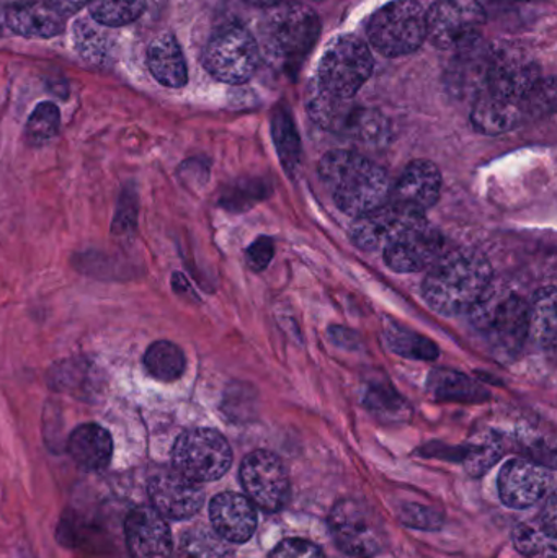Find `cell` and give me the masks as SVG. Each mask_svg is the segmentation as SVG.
I'll use <instances>...</instances> for the list:
<instances>
[{
  "instance_id": "ab89813d",
  "label": "cell",
  "mask_w": 557,
  "mask_h": 558,
  "mask_svg": "<svg viewBox=\"0 0 557 558\" xmlns=\"http://www.w3.org/2000/svg\"><path fill=\"white\" fill-rule=\"evenodd\" d=\"M268 558H326L320 547L306 539H284Z\"/></svg>"
},
{
  "instance_id": "603a6c76",
  "label": "cell",
  "mask_w": 557,
  "mask_h": 558,
  "mask_svg": "<svg viewBox=\"0 0 557 558\" xmlns=\"http://www.w3.org/2000/svg\"><path fill=\"white\" fill-rule=\"evenodd\" d=\"M68 452L78 469L100 472L108 468L113 456V439L107 429L95 423L75 428L69 436Z\"/></svg>"
},
{
  "instance_id": "836d02e7",
  "label": "cell",
  "mask_w": 557,
  "mask_h": 558,
  "mask_svg": "<svg viewBox=\"0 0 557 558\" xmlns=\"http://www.w3.org/2000/svg\"><path fill=\"white\" fill-rule=\"evenodd\" d=\"M502 445L496 438L483 439L467 446L458 454V461L463 462L468 474L473 477H483L502 458Z\"/></svg>"
},
{
  "instance_id": "f1b7e54d",
  "label": "cell",
  "mask_w": 557,
  "mask_h": 558,
  "mask_svg": "<svg viewBox=\"0 0 557 558\" xmlns=\"http://www.w3.org/2000/svg\"><path fill=\"white\" fill-rule=\"evenodd\" d=\"M185 354L172 341H156L144 353V366L147 373L162 383L180 379L185 371Z\"/></svg>"
},
{
  "instance_id": "4316f807",
  "label": "cell",
  "mask_w": 557,
  "mask_h": 558,
  "mask_svg": "<svg viewBox=\"0 0 557 558\" xmlns=\"http://www.w3.org/2000/svg\"><path fill=\"white\" fill-rule=\"evenodd\" d=\"M556 288L540 289L529 302V338H533L543 348L556 347L557 341V302Z\"/></svg>"
},
{
  "instance_id": "7c38bea8",
  "label": "cell",
  "mask_w": 557,
  "mask_h": 558,
  "mask_svg": "<svg viewBox=\"0 0 557 558\" xmlns=\"http://www.w3.org/2000/svg\"><path fill=\"white\" fill-rule=\"evenodd\" d=\"M425 19L432 45L457 51L476 41L486 25V12L477 0H437Z\"/></svg>"
},
{
  "instance_id": "7a4b0ae2",
  "label": "cell",
  "mask_w": 557,
  "mask_h": 558,
  "mask_svg": "<svg viewBox=\"0 0 557 558\" xmlns=\"http://www.w3.org/2000/svg\"><path fill=\"white\" fill-rule=\"evenodd\" d=\"M319 175L343 215L359 216L388 202V173L353 150H332L319 163Z\"/></svg>"
},
{
  "instance_id": "9c48e42d",
  "label": "cell",
  "mask_w": 557,
  "mask_h": 558,
  "mask_svg": "<svg viewBox=\"0 0 557 558\" xmlns=\"http://www.w3.org/2000/svg\"><path fill=\"white\" fill-rule=\"evenodd\" d=\"M428 225L431 222L425 218V213L391 199L355 218L350 235L353 244L362 251L385 252L386 248Z\"/></svg>"
},
{
  "instance_id": "f35d334b",
  "label": "cell",
  "mask_w": 557,
  "mask_h": 558,
  "mask_svg": "<svg viewBox=\"0 0 557 558\" xmlns=\"http://www.w3.org/2000/svg\"><path fill=\"white\" fill-rule=\"evenodd\" d=\"M137 196L133 189H124L118 199L117 216L113 221V234L118 238H131L136 231Z\"/></svg>"
},
{
  "instance_id": "d4e9b609",
  "label": "cell",
  "mask_w": 557,
  "mask_h": 558,
  "mask_svg": "<svg viewBox=\"0 0 557 558\" xmlns=\"http://www.w3.org/2000/svg\"><path fill=\"white\" fill-rule=\"evenodd\" d=\"M147 68L164 87L180 88L189 81L185 58L175 36H157L147 49Z\"/></svg>"
},
{
  "instance_id": "f546056e",
  "label": "cell",
  "mask_w": 557,
  "mask_h": 558,
  "mask_svg": "<svg viewBox=\"0 0 557 558\" xmlns=\"http://www.w3.org/2000/svg\"><path fill=\"white\" fill-rule=\"evenodd\" d=\"M431 389L438 399L453 402H481L489 397L483 387L457 371L444 369L432 374Z\"/></svg>"
},
{
  "instance_id": "7402d4cb",
  "label": "cell",
  "mask_w": 557,
  "mask_h": 558,
  "mask_svg": "<svg viewBox=\"0 0 557 558\" xmlns=\"http://www.w3.org/2000/svg\"><path fill=\"white\" fill-rule=\"evenodd\" d=\"M526 118L530 117L523 101L504 100V98L494 97L486 92L477 95L473 113H471L473 126L487 136L509 133L520 126Z\"/></svg>"
},
{
  "instance_id": "9a60e30c",
  "label": "cell",
  "mask_w": 557,
  "mask_h": 558,
  "mask_svg": "<svg viewBox=\"0 0 557 558\" xmlns=\"http://www.w3.org/2000/svg\"><path fill=\"white\" fill-rule=\"evenodd\" d=\"M552 482L553 474L546 465L519 458L504 465L497 488L506 507L512 510H526L546 497Z\"/></svg>"
},
{
  "instance_id": "3957f363",
  "label": "cell",
  "mask_w": 557,
  "mask_h": 558,
  "mask_svg": "<svg viewBox=\"0 0 557 558\" xmlns=\"http://www.w3.org/2000/svg\"><path fill=\"white\" fill-rule=\"evenodd\" d=\"M468 314L499 356H517L529 338V302L516 292L493 291L491 286Z\"/></svg>"
},
{
  "instance_id": "44dd1931",
  "label": "cell",
  "mask_w": 557,
  "mask_h": 558,
  "mask_svg": "<svg viewBox=\"0 0 557 558\" xmlns=\"http://www.w3.org/2000/svg\"><path fill=\"white\" fill-rule=\"evenodd\" d=\"M516 549L526 558H556V497L549 495L535 520L522 521L512 531Z\"/></svg>"
},
{
  "instance_id": "1f68e13d",
  "label": "cell",
  "mask_w": 557,
  "mask_h": 558,
  "mask_svg": "<svg viewBox=\"0 0 557 558\" xmlns=\"http://www.w3.org/2000/svg\"><path fill=\"white\" fill-rule=\"evenodd\" d=\"M92 19L101 26H124L143 15L146 0H88Z\"/></svg>"
},
{
  "instance_id": "6da1fadb",
  "label": "cell",
  "mask_w": 557,
  "mask_h": 558,
  "mask_svg": "<svg viewBox=\"0 0 557 558\" xmlns=\"http://www.w3.org/2000/svg\"><path fill=\"white\" fill-rule=\"evenodd\" d=\"M493 286V268L480 252L458 248L440 255L422 282L425 301L438 314L470 312Z\"/></svg>"
},
{
  "instance_id": "ffe728a7",
  "label": "cell",
  "mask_w": 557,
  "mask_h": 558,
  "mask_svg": "<svg viewBox=\"0 0 557 558\" xmlns=\"http://www.w3.org/2000/svg\"><path fill=\"white\" fill-rule=\"evenodd\" d=\"M441 173L431 160H414L405 167L392 199L425 213L440 198Z\"/></svg>"
},
{
  "instance_id": "d6986e66",
  "label": "cell",
  "mask_w": 557,
  "mask_h": 558,
  "mask_svg": "<svg viewBox=\"0 0 557 558\" xmlns=\"http://www.w3.org/2000/svg\"><path fill=\"white\" fill-rule=\"evenodd\" d=\"M444 251L440 232L431 225L412 232L383 252L386 265L396 274H417L431 268Z\"/></svg>"
},
{
  "instance_id": "74e56055",
  "label": "cell",
  "mask_w": 557,
  "mask_h": 558,
  "mask_svg": "<svg viewBox=\"0 0 557 558\" xmlns=\"http://www.w3.org/2000/svg\"><path fill=\"white\" fill-rule=\"evenodd\" d=\"M399 520L404 526L412 527V530L432 531V533L444 526V514L440 511L415 504L402 505Z\"/></svg>"
},
{
  "instance_id": "8fae6325",
  "label": "cell",
  "mask_w": 557,
  "mask_h": 558,
  "mask_svg": "<svg viewBox=\"0 0 557 558\" xmlns=\"http://www.w3.org/2000/svg\"><path fill=\"white\" fill-rule=\"evenodd\" d=\"M330 533L334 543L347 556L373 558L385 549V536L375 511L352 498L337 501L330 511Z\"/></svg>"
},
{
  "instance_id": "b9f144b4",
  "label": "cell",
  "mask_w": 557,
  "mask_h": 558,
  "mask_svg": "<svg viewBox=\"0 0 557 558\" xmlns=\"http://www.w3.org/2000/svg\"><path fill=\"white\" fill-rule=\"evenodd\" d=\"M48 2L64 15V13L78 12L82 7L87 5L88 0H48Z\"/></svg>"
},
{
  "instance_id": "ba28073f",
  "label": "cell",
  "mask_w": 557,
  "mask_h": 558,
  "mask_svg": "<svg viewBox=\"0 0 557 558\" xmlns=\"http://www.w3.org/2000/svg\"><path fill=\"white\" fill-rule=\"evenodd\" d=\"M373 71V56L363 39L353 35L337 39L320 59L319 90L330 97L353 98Z\"/></svg>"
},
{
  "instance_id": "30bf717a",
  "label": "cell",
  "mask_w": 557,
  "mask_h": 558,
  "mask_svg": "<svg viewBox=\"0 0 557 558\" xmlns=\"http://www.w3.org/2000/svg\"><path fill=\"white\" fill-rule=\"evenodd\" d=\"M206 71L225 84L247 82L257 71L261 48L257 39L244 26L229 25L209 39L205 49Z\"/></svg>"
},
{
  "instance_id": "4fadbf2b",
  "label": "cell",
  "mask_w": 557,
  "mask_h": 558,
  "mask_svg": "<svg viewBox=\"0 0 557 558\" xmlns=\"http://www.w3.org/2000/svg\"><path fill=\"white\" fill-rule=\"evenodd\" d=\"M239 475L249 500L261 510L277 513L290 501V475L283 461L274 452L264 449L251 452L242 461Z\"/></svg>"
},
{
  "instance_id": "8d00e7d4",
  "label": "cell",
  "mask_w": 557,
  "mask_h": 558,
  "mask_svg": "<svg viewBox=\"0 0 557 558\" xmlns=\"http://www.w3.org/2000/svg\"><path fill=\"white\" fill-rule=\"evenodd\" d=\"M368 407L373 413L386 422H401L409 415L404 400L391 390H376L373 387L372 392L368 393Z\"/></svg>"
},
{
  "instance_id": "277c9868",
  "label": "cell",
  "mask_w": 557,
  "mask_h": 558,
  "mask_svg": "<svg viewBox=\"0 0 557 558\" xmlns=\"http://www.w3.org/2000/svg\"><path fill=\"white\" fill-rule=\"evenodd\" d=\"M264 28V52L271 62L294 71L303 64L319 36V19L303 3L275 5Z\"/></svg>"
},
{
  "instance_id": "5bb4252c",
  "label": "cell",
  "mask_w": 557,
  "mask_h": 558,
  "mask_svg": "<svg viewBox=\"0 0 557 558\" xmlns=\"http://www.w3.org/2000/svg\"><path fill=\"white\" fill-rule=\"evenodd\" d=\"M542 82L538 64L520 49H499L491 56L484 92L509 101H523Z\"/></svg>"
},
{
  "instance_id": "f6af8a7d",
  "label": "cell",
  "mask_w": 557,
  "mask_h": 558,
  "mask_svg": "<svg viewBox=\"0 0 557 558\" xmlns=\"http://www.w3.org/2000/svg\"><path fill=\"white\" fill-rule=\"evenodd\" d=\"M247 2L254 3L257 7H275L280 3V0H247Z\"/></svg>"
},
{
  "instance_id": "60d3db41",
  "label": "cell",
  "mask_w": 557,
  "mask_h": 558,
  "mask_svg": "<svg viewBox=\"0 0 557 558\" xmlns=\"http://www.w3.org/2000/svg\"><path fill=\"white\" fill-rule=\"evenodd\" d=\"M275 245L268 238H261L245 252V262L251 270L264 271L271 260H274Z\"/></svg>"
},
{
  "instance_id": "484cf974",
  "label": "cell",
  "mask_w": 557,
  "mask_h": 558,
  "mask_svg": "<svg viewBox=\"0 0 557 558\" xmlns=\"http://www.w3.org/2000/svg\"><path fill=\"white\" fill-rule=\"evenodd\" d=\"M455 64L451 65V87L458 92H471V94H483L486 88L487 69H489L493 51L483 48L480 41H473L464 48L458 49Z\"/></svg>"
},
{
  "instance_id": "8992f818",
  "label": "cell",
  "mask_w": 557,
  "mask_h": 558,
  "mask_svg": "<svg viewBox=\"0 0 557 558\" xmlns=\"http://www.w3.org/2000/svg\"><path fill=\"white\" fill-rule=\"evenodd\" d=\"M427 12L417 0H395L370 20L368 38L389 58L411 54L427 39Z\"/></svg>"
},
{
  "instance_id": "7bdbcfd3",
  "label": "cell",
  "mask_w": 557,
  "mask_h": 558,
  "mask_svg": "<svg viewBox=\"0 0 557 558\" xmlns=\"http://www.w3.org/2000/svg\"><path fill=\"white\" fill-rule=\"evenodd\" d=\"M32 2H35V0H0V5H2L3 9H13V7H22Z\"/></svg>"
},
{
  "instance_id": "5b68a950",
  "label": "cell",
  "mask_w": 557,
  "mask_h": 558,
  "mask_svg": "<svg viewBox=\"0 0 557 558\" xmlns=\"http://www.w3.org/2000/svg\"><path fill=\"white\" fill-rule=\"evenodd\" d=\"M310 117L324 130L366 146H385L391 130L388 120L373 108L353 104V98H337L317 92L307 104Z\"/></svg>"
},
{
  "instance_id": "d590c367",
  "label": "cell",
  "mask_w": 557,
  "mask_h": 558,
  "mask_svg": "<svg viewBox=\"0 0 557 558\" xmlns=\"http://www.w3.org/2000/svg\"><path fill=\"white\" fill-rule=\"evenodd\" d=\"M271 126H274L275 144H277L281 163L291 172L300 162V140H298L293 120L287 111L278 110Z\"/></svg>"
},
{
  "instance_id": "d6a6232c",
  "label": "cell",
  "mask_w": 557,
  "mask_h": 558,
  "mask_svg": "<svg viewBox=\"0 0 557 558\" xmlns=\"http://www.w3.org/2000/svg\"><path fill=\"white\" fill-rule=\"evenodd\" d=\"M97 22L77 20L74 25V43L78 54L90 62H104L110 51V41Z\"/></svg>"
},
{
  "instance_id": "52a82bcc",
  "label": "cell",
  "mask_w": 557,
  "mask_h": 558,
  "mask_svg": "<svg viewBox=\"0 0 557 558\" xmlns=\"http://www.w3.org/2000/svg\"><path fill=\"white\" fill-rule=\"evenodd\" d=\"M172 462L173 471L202 485L218 481L229 471L232 449L216 429H190L177 439Z\"/></svg>"
},
{
  "instance_id": "ee69618b",
  "label": "cell",
  "mask_w": 557,
  "mask_h": 558,
  "mask_svg": "<svg viewBox=\"0 0 557 558\" xmlns=\"http://www.w3.org/2000/svg\"><path fill=\"white\" fill-rule=\"evenodd\" d=\"M7 28H9V26H7V9L0 5V36L5 33Z\"/></svg>"
},
{
  "instance_id": "83f0119b",
  "label": "cell",
  "mask_w": 557,
  "mask_h": 558,
  "mask_svg": "<svg viewBox=\"0 0 557 558\" xmlns=\"http://www.w3.org/2000/svg\"><path fill=\"white\" fill-rule=\"evenodd\" d=\"M179 558H234L231 543L222 539L211 527L193 526L183 533Z\"/></svg>"
},
{
  "instance_id": "2e32d148",
  "label": "cell",
  "mask_w": 557,
  "mask_h": 558,
  "mask_svg": "<svg viewBox=\"0 0 557 558\" xmlns=\"http://www.w3.org/2000/svg\"><path fill=\"white\" fill-rule=\"evenodd\" d=\"M147 490L154 510L166 520H190L205 504V490L202 485L183 477L177 471L154 475Z\"/></svg>"
},
{
  "instance_id": "e0dca14e",
  "label": "cell",
  "mask_w": 557,
  "mask_h": 558,
  "mask_svg": "<svg viewBox=\"0 0 557 558\" xmlns=\"http://www.w3.org/2000/svg\"><path fill=\"white\" fill-rule=\"evenodd\" d=\"M124 539L131 558H172V533L154 508L141 507L128 514Z\"/></svg>"
},
{
  "instance_id": "cb8c5ba5",
  "label": "cell",
  "mask_w": 557,
  "mask_h": 558,
  "mask_svg": "<svg viewBox=\"0 0 557 558\" xmlns=\"http://www.w3.org/2000/svg\"><path fill=\"white\" fill-rule=\"evenodd\" d=\"M7 26L26 38H52L64 32V15L51 3L35 0L7 9Z\"/></svg>"
},
{
  "instance_id": "e575fe53",
  "label": "cell",
  "mask_w": 557,
  "mask_h": 558,
  "mask_svg": "<svg viewBox=\"0 0 557 558\" xmlns=\"http://www.w3.org/2000/svg\"><path fill=\"white\" fill-rule=\"evenodd\" d=\"M61 124V114L55 104H39L26 123V140L32 146H43L55 140Z\"/></svg>"
},
{
  "instance_id": "ac0fdd59",
  "label": "cell",
  "mask_w": 557,
  "mask_h": 558,
  "mask_svg": "<svg viewBox=\"0 0 557 558\" xmlns=\"http://www.w3.org/2000/svg\"><path fill=\"white\" fill-rule=\"evenodd\" d=\"M209 518L213 530L231 544L247 543L257 530L255 505L244 495L232 492H225L213 498Z\"/></svg>"
},
{
  "instance_id": "4dcf8cb0",
  "label": "cell",
  "mask_w": 557,
  "mask_h": 558,
  "mask_svg": "<svg viewBox=\"0 0 557 558\" xmlns=\"http://www.w3.org/2000/svg\"><path fill=\"white\" fill-rule=\"evenodd\" d=\"M385 337L388 347L399 356L424 361H432L438 356V348L435 347L434 341L422 337L417 331L396 324V322H385Z\"/></svg>"
}]
</instances>
